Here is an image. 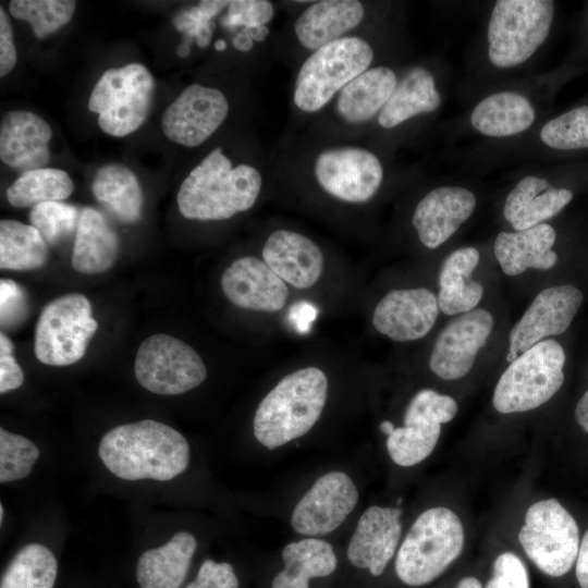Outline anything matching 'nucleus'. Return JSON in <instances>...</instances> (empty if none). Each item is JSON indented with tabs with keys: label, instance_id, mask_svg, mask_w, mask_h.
I'll list each match as a JSON object with an SVG mask.
<instances>
[{
	"label": "nucleus",
	"instance_id": "13d9d810",
	"mask_svg": "<svg viewBox=\"0 0 588 588\" xmlns=\"http://www.w3.org/2000/svg\"><path fill=\"white\" fill-rule=\"evenodd\" d=\"M225 47H226V44H225V41L222 40V39L217 40L216 44H215V48H216V50H218V51L224 50Z\"/></svg>",
	"mask_w": 588,
	"mask_h": 588
},
{
	"label": "nucleus",
	"instance_id": "6e6552de",
	"mask_svg": "<svg viewBox=\"0 0 588 588\" xmlns=\"http://www.w3.org/2000/svg\"><path fill=\"white\" fill-rule=\"evenodd\" d=\"M155 81L140 63L111 68L94 86L88 109L98 114L100 128L123 137L142 126L151 107Z\"/></svg>",
	"mask_w": 588,
	"mask_h": 588
},
{
	"label": "nucleus",
	"instance_id": "423d86ee",
	"mask_svg": "<svg viewBox=\"0 0 588 588\" xmlns=\"http://www.w3.org/2000/svg\"><path fill=\"white\" fill-rule=\"evenodd\" d=\"M565 352L552 339L542 340L513 360L500 377L492 403L502 414L535 409L564 382Z\"/></svg>",
	"mask_w": 588,
	"mask_h": 588
},
{
	"label": "nucleus",
	"instance_id": "8fccbe9b",
	"mask_svg": "<svg viewBox=\"0 0 588 588\" xmlns=\"http://www.w3.org/2000/svg\"><path fill=\"white\" fill-rule=\"evenodd\" d=\"M316 315V308L306 302H299L290 309V319L295 324L296 329L302 333L309 330Z\"/></svg>",
	"mask_w": 588,
	"mask_h": 588
},
{
	"label": "nucleus",
	"instance_id": "f8f14e48",
	"mask_svg": "<svg viewBox=\"0 0 588 588\" xmlns=\"http://www.w3.org/2000/svg\"><path fill=\"white\" fill-rule=\"evenodd\" d=\"M135 377L146 390L179 395L201 384L207 368L187 343L168 334H154L140 344L134 364Z\"/></svg>",
	"mask_w": 588,
	"mask_h": 588
},
{
	"label": "nucleus",
	"instance_id": "b1692460",
	"mask_svg": "<svg viewBox=\"0 0 588 588\" xmlns=\"http://www.w3.org/2000/svg\"><path fill=\"white\" fill-rule=\"evenodd\" d=\"M365 8L357 0H320L308 5L296 19L294 33L298 42L315 51L345 37L357 27Z\"/></svg>",
	"mask_w": 588,
	"mask_h": 588
},
{
	"label": "nucleus",
	"instance_id": "37998d69",
	"mask_svg": "<svg viewBox=\"0 0 588 588\" xmlns=\"http://www.w3.org/2000/svg\"><path fill=\"white\" fill-rule=\"evenodd\" d=\"M222 24L228 27L244 26L246 29L265 26L274 14L273 4L266 0L230 1Z\"/></svg>",
	"mask_w": 588,
	"mask_h": 588
},
{
	"label": "nucleus",
	"instance_id": "9b49d317",
	"mask_svg": "<svg viewBox=\"0 0 588 588\" xmlns=\"http://www.w3.org/2000/svg\"><path fill=\"white\" fill-rule=\"evenodd\" d=\"M98 329L91 305L78 293L62 295L45 306L36 324L35 355L49 366L78 362Z\"/></svg>",
	"mask_w": 588,
	"mask_h": 588
},
{
	"label": "nucleus",
	"instance_id": "20e7f679",
	"mask_svg": "<svg viewBox=\"0 0 588 588\" xmlns=\"http://www.w3.org/2000/svg\"><path fill=\"white\" fill-rule=\"evenodd\" d=\"M464 528L448 507L433 506L421 512L401 540L393 571L406 587L421 588L440 577L461 555Z\"/></svg>",
	"mask_w": 588,
	"mask_h": 588
},
{
	"label": "nucleus",
	"instance_id": "49530a36",
	"mask_svg": "<svg viewBox=\"0 0 588 588\" xmlns=\"http://www.w3.org/2000/svg\"><path fill=\"white\" fill-rule=\"evenodd\" d=\"M173 24L177 30L185 33L186 37H195L199 47H206L209 44L215 27L198 5L179 13L173 19Z\"/></svg>",
	"mask_w": 588,
	"mask_h": 588
},
{
	"label": "nucleus",
	"instance_id": "ea45409f",
	"mask_svg": "<svg viewBox=\"0 0 588 588\" xmlns=\"http://www.w3.org/2000/svg\"><path fill=\"white\" fill-rule=\"evenodd\" d=\"M79 215L73 205L47 201L32 207L29 221L48 244L57 245L76 231Z\"/></svg>",
	"mask_w": 588,
	"mask_h": 588
},
{
	"label": "nucleus",
	"instance_id": "39448f33",
	"mask_svg": "<svg viewBox=\"0 0 588 588\" xmlns=\"http://www.w3.org/2000/svg\"><path fill=\"white\" fill-rule=\"evenodd\" d=\"M373 50L357 36H345L313 51L301 65L293 101L303 112L321 110L351 81L369 69Z\"/></svg>",
	"mask_w": 588,
	"mask_h": 588
},
{
	"label": "nucleus",
	"instance_id": "9d476101",
	"mask_svg": "<svg viewBox=\"0 0 588 588\" xmlns=\"http://www.w3.org/2000/svg\"><path fill=\"white\" fill-rule=\"evenodd\" d=\"M518 540L531 563L553 578L573 568L580 544L575 518L553 498L528 507Z\"/></svg>",
	"mask_w": 588,
	"mask_h": 588
},
{
	"label": "nucleus",
	"instance_id": "603ef678",
	"mask_svg": "<svg viewBox=\"0 0 588 588\" xmlns=\"http://www.w3.org/2000/svg\"><path fill=\"white\" fill-rule=\"evenodd\" d=\"M574 416L578 425L588 433V390L579 399Z\"/></svg>",
	"mask_w": 588,
	"mask_h": 588
},
{
	"label": "nucleus",
	"instance_id": "f257e3e1",
	"mask_svg": "<svg viewBox=\"0 0 588 588\" xmlns=\"http://www.w3.org/2000/svg\"><path fill=\"white\" fill-rule=\"evenodd\" d=\"M98 454L107 469L124 480L168 481L184 473L191 458L185 437L152 419L109 430L100 440Z\"/></svg>",
	"mask_w": 588,
	"mask_h": 588
},
{
	"label": "nucleus",
	"instance_id": "412c9836",
	"mask_svg": "<svg viewBox=\"0 0 588 588\" xmlns=\"http://www.w3.org/2000/svg\"><path fill=\"white\" fill-rule=\"evenodd\" d=\"M475 195L460 186H441L430 191L417 204L413 225L420 242L433 249L449 240L471 216Z\"/></svg>",
	"mask_w": 588,
	"mask_h": 588
},
{
	"label": "nucleus",
	"instance_id": "f3484780",
	"mask_svg": "<svg viewBox=\"0 0 588 588\" xmlns=\"http://www.w3.org/2000/svg\"><path fill=\"white\" fill-rule=\"evenodd\" d=\"M493 323L492 315L482 308H475L450 321L434 342L429 358L431 371L444 380L466 376L488 341Z\"/></svg>",
	"mask_w": 588,
	"mask_h": 588
},
{
	"label": "nucleus",
	"instance_id": "7c9ffc66",
	"mask_svg": "<svg viewBox=\"0 0 588 588\" xmlns=\"http://www.w3.org/2000/svg\"><path fill=\"white\" fill-rule=\"evenodd\" d=\"M440 103L432 74L424 66H416L397 83L379 113L378 123L383 128H393L417 114L434 111Z\"/></svg>",
	"mask_w": 588,
	"mask_h": 588
},
{
	"label": "nucleus",
	"instance_id": "ddd939ff",
	"mask_svg": "<svg viewBox=\"0 0 588 588\" xmlns=\"http://www.w3.org/2000/svg\"><path fill=\"white\" fill-rule=\"evenodd\" d=\"M400 507L371 504L356 518L341 559L355 574L380 578L393 565L402 540Z\"/></svg>",
	"mask_w": 588,
	"mask_h": 588
},
{
	"label": "nucleus",
	"instance_id": "4c0bfd02",
	"mask_svg": "<svg viewBox=\"0 0 588 588\" xmlns=\"http://www.w3.org/2000/svg\"><path fill=\"white\" fill-rule=\"evenodd\" d=\"M76 2L70 0H13L9 10L13 17L29 23L37 38H45L68 24Z\"/></svg>",
	"mask_w": 588,
	"mask_h": 588
},
{
	"label": "nucleus",
	"instance_id": "c9c22d12",
	"mask_svg": "<svg viewBox=\"0 0 588 588\" xmlns=\"http://www.w3.org/2000/svg\"><path fill=\"white\" fill-rule=\"evenodd\" d=\"M58 562L51 550L40 543L22 547L1 577L0 588H53Z\"/></svg>",
	"mask_w": 588,
	"mask_h": 588
},
{
	"label": "nucleus",
	"instance_id": "6e6d98bb",
	"mask_svg": "<svg viewBox=\"0 0 588 588\" xmlns=\"http://www.w3.org/2000/svg\"><path fill=\"white\" fill-rule=\"evenodd\" d=\"M485 585L475 576H465L461 578L455 588H483Z\"/></svg>",
	"mask_w": 588,
	"mask_h": 588
},
{
	"label": "nucleus",
	"instance_id": "09e8293b",
	"mask_svg": "<svg viewBox=\"0 0 588 588\" xmlns=\"http://www.w3.org/2000/svg\"><path fill=\"white\" fill-rule=\"evenodd\" d=\"M17 53L9 17L0 8V76L9 74L16 64Z\"/></svg>",
	"mask_w": 588,
	"mask_h": 588
},
{
	"label": "nucleus",
	"instance_id": "3c124183",
	"mask_svg": "<svg viewBox=\"0 0 588 588\" xmlns=\"http://www.w3.org/2000/svg\"><path fill=\"white\" fill-rule=\"evenodd\" d=\"M575 577L579 588H588V530L579 544L575 562Z\"/></svg>",
	"mask_w": 588,
	"mask_h": 588
},
{
	"label": "nucleus",
	"instance_id": "4468645a",
	"mask_svg": "<svg viewBox=\"0 0 588 588\" xmlns=\"http://www.w3.org/2000/svg\"><path fill=\"white\" fill-rule=\"evenodd\" d=\"M314 174L320 187L330 196L360 204L371 199L379 189L383 168L378 157L365 148L336 146L317 155Z\"/></svg>",
	"mask_w": 588,
	"mask_h": 588
},
{
	"label": "nucleus",
	"instance_id": "de8ad7c7",
	"mask_svg": "<svg viewBox=\"0 0 588 588\" xmlns=\"http://www.w3.org/2000/svg\"><path fill=\"white\" fill-rule=\"evenodd\" d=\"M13 343L4 334H0V393L15 390L23 384L24 375L13 356Z\"/></svg>",
	"mask_w": 588,
	"mask_h": 588
},
{
	"label": "nucleus",
	"instance_id": "e433bc0d",
	"mask_svg": "<svg viewBox=\"0 0 588 588\" xmlns=\"http://www.w3.org/2000/svg\"><path fill=\"white\" fill-rule=\"evenodd\" d=\"M74 189L70 175L54 168L23 172L7 189L8 201L17 208L34 207L47 201H62Z\"/></svg>",
	"mask_w": 588,
	"mask_h": 588
},
{
	"label": "nucleus",
	"instance_id": "2f4dec72",
	"mask_svg": "<svg viewBox=\"0 0 588 588\" xmlns=\"http://www.w3.org/2000/svg\"><path fill=\"white\" fill-rule=\"evenodd\" d=\"M535 120L529 100L520 94L501 91L482 99L471 113V124L492 137L511 136L527 130Z\"/></svg>",
	"mask_w": 588,
	"mask_h": 588
},
{
	"label": "nucleus",
	"instance_id": "dca6fc26",
	"mask_svg": "<svg viewBox=\"0 0 588 588\" xmlns=\"http://www.w3.org/2000/svg\"><path fill=\"white\" fill-rule=\"evenodd\" d=\"M583 301L581 291L572 284L551 286L539 292L511 330L506 360L512 363L544 338L565 332Z\"/></svg>",
	"mask_w": 588,
	"mask_h": 588
},
{
	"label": "nucleus",
	"instance_id": "f704fd0d",
	"mask_svg": "<svg viewBox=\"0 0 588 588\" xmlns=\"http://www.w3.org/2000/svg\"><path fill=\"white\" fill-rule=\"evenodd\" d=\"M48 243L32 224L0 221V267L15 271L41 268L48 260Z\"/></svg>",
	"mask_w": 588,
	"mask_h": 588
},
{
	"label": "nucleus",
	"instance_id": "c756f323",
	"mask_svg": "<svg viewBox=\"0 0 588 588\" xmlns=\"http://www.w3.org/2000/svg\"><path fill=\"white\" fill-rule=\"evenodd\" d=\"M480 255L474 247L454 250L443 261L439 274V309L449 316L476 308L483 295L482 285L471 278Z\"/></svg>",
	"mask_w": 588,
	"mask_h": 588
},
{
	"label": "nucleus",
	"instance_id": "72a5a7b5",
	"mask_svg": "<svg viewBox=\"0 0 588 588\" xmlns=\"http://www.w3.org/2000/svg\"><path fill=\"white\" fill-rule=\"evenodd\" d=\"M440 434V424L407 405L403 425L387 434L388 455L397 466L413 467L433 452Z\"/></svg>",
	"mask_w": 588,
	"mask_h": 588
},
{
	"label": "nucleus",
	"instance_id": "a19ab883",
	"mask_svg": "<svg viewBox=\"0 0 588 588\" xmlns=\"http://www.w3.org/2000/svg\"><path fill=\"white\" fill-rule=\"evenodd\" d=\"M40 452L29 439L0 429V482L7 483L27 477Z\"/></svg>",
	"mask_w": 588,
	"mask_h": 588
},
{
	"label": "nucleus",
	"instance_id": "0eeeda50",
	"mask_svg": "<svg viewBox=\"0 0 588 588\" xmlns=\"http://www.w3.org/2000/svg\"><path fill=\"white\" fill-rule=\"evenodd\" d=\"M359 500L353 474L326 469L295 498L287 514L290 529L296 537L328 539L356 515Z\"/></svg>",
	"mask_w": 588,
	"mask_h": 588
},
{
	"label": "nucleus",
	"instance_id": "a211bd4d",
	"mask_svg": "<svg viewBox=\"0 0 588 588\" xmlns=\"http://www.w3.org/2000/svg\"><path fill=\"white\" fill-rule=\"evenodd\" d=\"M439 311L436 295L426 287L392 290L377 304L372 323L393 341H414L431 330Z\"/></svg>",
	"mask_w": 588,
	"mask_h": 588
},
{
	"label": "nucleus",
	"instance_id": "1a4fd4ad",
	"mask_svg": "<svg viewBox=\"0 0 588 588\" xmlns=\"http://www.w3.org/2000/svg\"><path fill=\"white\" fill-rule=\"evenodd\" d=\"M554 14L550 0H499L488 26V54L497 68L525 62L546 40Z\"/></svg>",
	"mask_w": 588,
	"mask_h": 588
},
{
	"label": "nucleus",
	"instance_id": "a18cd8bd",
	"mask_svg": "<svg viewBox=\"0 0 588 588\" xmlns=\"http://www.w3.org/2000/svg\"><path fill=\"white\" fill-rule=\"evenodd\" d=\"M27 308L26 294L13 280L0 281V319L2 327H12L21 321Z\"/></svg>",
	"mask_w": 588,
	"mask_h": 588
},
{
	"label": "nucleus",
	"instance_id": "2eb2a0df",
	"mask_svg": "<svg viewBox=\"0 0 588 588\" xmlns=\"http://www.w3.org/2000/svg\"><path fill=\"white\" fill-rule=\"evenodd\" d=\"M229 109V101L220 89L194 83L167 108L161 128L172 142L196 147L221 126Z\"/></svg>",
	"mask_w": 588,
	"mask_h": 588
},
{
	"label": "nucleus",
	"instance_id": "c03bdc74",
	"mask_svg": "<svg viewBox=\"0 0 588 588\" xmlns=\"http://www.w3.org/2000/svg\"><path fill=\"white\" fill-rule=\"evenodd\" d=\"M184 588H240V578L231 563L206 559Z\"/></svg>",
	"mask_w": 588,
	"mask_h": 588
},
{
	"label": "nucleus",
	"instance_id": "bb28decb",
	"mask_svg": "<svg viewBox=\"0 0 588 588\" xmlns=\"http://www.w3.org/2000/svg\"><path fill=\"white\" fill-rule=\"evenodd\" d=\"M196 550V537L188 531H179L164 544L145 551L136 564L139 587L181 588Z\"/></svg>",
	"mask_w": 588,
	"mask_h": 588
},
{
	"label": "nucleus",
	"instance_id": "bf43d9fd",
	"mask_svg": "<svg viewBox=\"0 0 588 588\" xmlns=\"http://www.w3.org/2000/svg\"><path fill=\"white\" fill-rule=\"evenodd\" d=\"M0 520L1 523L3 520V505L2 504L0 505Z\"/></svg>",
	"mask_w": 588,
	"mask_h": 588
},
{
	"label": "nucleus",
	"instance_id": "a878e982",
	"mask_svg": "<svg viewBox=\"0 0 588 588\" xmlns=\"http://www.w3.org/2000/svg\"><path fill=\"white\" fill-rule=\"evenodd\" d=\"M573 198L567 188H555L537 176L522 179L505 199L503 216L516 231H523L554 217Z\"/></svg>",
	"mask_w": 588,
	"mask_h": 588
},
{
	"label": "nucleus",
	"instance_id": "4be33fe9",
	"mask_svg": "<svg viewBox=\"0 0 588 588\" xmlns=\"http://www.w3.org/2000/svg\"><path fill=\"white\" fill-rule=\"evenodd\" d=\"M50 125L26 110H13L1 120L0 158L7 166L23 172L41 169L50 160Z\"/></svg>",
	"mask_w": 588,
	"mask_h": 588
},
{
	"label": "nucleus",
	"instance_id": "6ab92c4d",
	"mask_svg": "<svg viewBox=\"0 0 588 588\" xmlns=\"http://www.w3.org/2000/svg\"><path fill=\"white\" fill-rule=\"evenodd\" d=\"M221 287L232 304L256 311H278L289 298L285 282L264 260L252 256L237 258L225 269Z\"/></svg>",
	"mask_w": 588,
	"mask_h": 588
},
{
	"label": "nucleus",
	"instance_id": "aec40b11",
	"mask_svg": "<svg viewBox=\"0 0 588 588\" xmlns=\"http://www.w3.org/2000/svg\"><path fill=\"white\" fill-rule=\"evenodd\" d=\"M335 546L323 538L296 537L280 551V567L269 588H314L317 581L333 577L341 566Z\"/></svg>",
	"mask_w": 588,
	"mask_h": 588
},
{
	"label": "nucleus",
	"instance_id": "4d7b16f0",
	"mask_svg": "<svg viewBox=\"0 0 588 588\" xmlns=\"http://www.w3.org/2000/svg\"><path fill=\"white\" fill-rule=\"evenodd\" d=\"M191 39L192 38L185 37V40L179 46L177 54L180 57L185 58V57H187L189 54V52H191V47H189Z\"/></svg>",
	"mask_w": 588,
	"mask_h": 588
},
{
	"label": "nucleus",
	"instance_id": "79ce46f5",
	"mask_svg": "<svg viewBox=\"0 0 588 588\" xmlns=\"http://www.w3.org/2000/svg\"><path fill=\"white\" fill-rule=\"evenodd\" d=\"M483 588H530L528 568L515 553L502 552L494 559Z\"/></svg>",
	"mask_w": 588,
	"mask_h": 588
},
{
	"label": "nucleus",
	"instance_id": "7ed1b4c3",
	"mask_svg": "<svg viewBox=\"0 0 588 588\" xmlns=\"http://www.w3.org/2000/svg\"><path fill=\"white\" fill-rule=\"evenodd\" d=\"M261 186L258 169L246 163L233 166L222 148L217 147L185 177L176 201L187 219L225 220L250 209Z\"/></svg>",
	"mask_w": 588,
	"mask_h": 588
},
{
	"label": "nucleus",
	"instance_id": "5fc2aeb1",
	"mask_svg": "<svg viewBox=\"0 0 588 588\" xmlns=\"http://www.w3.org/2000/svg\"><path fill=\"white\" fill-rule=\"evenodd\" d=\"M233 45L237 50L247 51L253 45V39L250 38L248 32L244 28L235 36Z\"/></svg>",
	"mask_w": 588,
	"mask_h": 588
},
{
	"label": "nucleus",
	"instance_id": "864d4df0",
	"mask_svg": "<svg viewBox=\"0 0 588 588\" xmlns=\"http://www.w3.org/2000/svg\"><path fill=\"white\" fill-rule=\"evenodd\" d=\"M229 2L230 1L206 0L200 1L198 8L207 19L211 20L215 15L220 13L223 8L228 7Z\"/></svg>",
	"mask_w": 588,
	"mask_h": 588
},
{
	"label": "nucleus",
	"instance_id": "5701e85b",
	"mask_svg": "<svg viewBox=\"0 0 588 588\" xmlns=\"http://www.w3.org/2000/svg\"><path fill=\"white\" fill-rule=\"evenodd\" d=\"M261 254L267 266L285 283L296 289L313 286L323 271V255L319 246L294 231L272 232Z\"/></svg>",
	"mask_w": 588,
	"mask_h": 588
},
{
	"label": "nucleus",
	"instance_id": "cd10ccee",
	"mask_svg": "<svg viewBox=\"0 0 588 588\" xmlns=\"http://www.w3.org/2000/svg\"><path fill=\"white\" fill-rule=\"evenodd\" d=\"M119 254V238L106 217L85 207L75 231L71 264L75 271L96 274L108 270Z\"/></svg>",
	"mask_w": 588,
	"mask_h": 588
},
{
	"label": "nucleus",
	"instance_id": "58836bf2",
	"mask_svg": "<svg viewBox=\"0 0 588 588\" xmlns=\"http://www.w3.org/2000/svg\"><path fill=\"white\" fill-rule=\"evenodd\" d=\"M540 138L555 149L588 148V106L572 109L550 120L541 128Z\"/></svg>",
	"mask_w": 588,
	"mask_h": 588
},
{
	"label": "nucleus",
	"instance_id": "f03ea898",
	"mask_svg": "<svg viewBox=\"0 0 588 588\" xmlns=\"http://www.w3.org/2000/svg\"><path fill=\"white\" fill-rule=\"evenodd\" d=\"M329 381L317 367L284 376L260 400L253 417V436L266 452H279L308 434L322 416Z\"/></svg>",
	"mask_w": 588,
	"mask_h": 588
},
{
	"label": "nucleus",
	"instance_id": "393cba45",
	"mask_svg": "<svg viewBox=\"0 0 588 588\" xmlns=\"http://www.w3.org/2000/svg\"><path fill=\"white\" fill-rule=\"evenodd\" d=\"M555 240V230L548 223L517 232H500L494 242V255L507 275H518L530 268L548 270L558 261L552 250Z\"/></svg>",
	"mask_w": 588,
	"mask_h": 588
},
{
	"label": "nucleus",
	"instance_id": "473e14b6",
	"mask_svg": "<svg viewBox=\"0 0 588 588\" xmlns=\"http://www.w3.org/2000/svg\"><path fill=\"white\" fill-rule=\"evenodd\" d=\"M95 198L122 223H135L142 216L143 191L136 175L122 163L101 167L91 182Z\"/></svg>",
	"mask_w": 588,
	"mask_h": 588
},
{
	"label": "nucleus",
	"instance_id": "c85d7f7f",
	"mask_svg": "<svg viewBox=\"0 0 588 588\" xmlns=\"http://www.w3.org/2000/svg\"><path fill=\"white\" fill-rule=\"evenodd\" d=\"M396 85V75L390 68H369L338 94L336 113L351 124L366 122L384 108Z\"/></svg>",
	"mask_w": 588,
	"mask_h": 588
}]
</instances>
